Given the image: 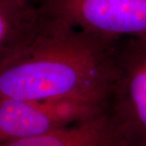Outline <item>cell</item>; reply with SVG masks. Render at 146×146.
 Returning <instances> with one entry per match:
<instances>
[{"label":"cell","instance_id":"6da1fadb","mask_svg":"<svg viewBox=\"0 0 146 146\" xmlns=\"http://www.w3.org/2000/svg\"><path fill=\"white\" fill-rule=\"evenodd\" d=\"M41 15L33 36L0 58V100H82L106 109L117 39Z\"/></svg>","mask_w":146,"mask_h":146},{"label":"cell","instance_id":"7a4b0ae2","mask_svg":"<svg viewBox=\"0 0 146 146\" xmlns=\"http://www.w3.org/2000/svg\"><path fill=\"white\" fill-rule=\"evenodd\" d=\"M115 79L105 112L126 146L146 144V38L115 42Z\"/></svg>","mask_w":146,"mask_h":146},{"label":"cell","instance_id":"3957f363","mask_svg":"<svg viewBox=\"0 0 146 146\" xmlns=\"http://www.w3.org/2000/svg\"><path fill=\"white\" fill-rule=\"evenodd\" d=\"M44 16L108 39L146 38V0H40Z\"/></svg>","mask_w":146,"mask_h":146},{"label":"cell","instance_id":"277c9868","mask_svg":"<svg viewBox=\"0 0 146 146\" xmlns=\"http://www.w3.org/2000/svg\"><path fill=\"white\" fill-rule=\"evenodd\" d=\"M103 112L100 105L82 100H0V144L43 135Z\"/></svg>","mask_w":146,"mask_h":146},{"label":"cell","instance_id":"5b68a950","mask_svg":"<svg viewBox=\"0 0 146 146\" xmlns=\"http://www.w3.org/2000/svg\"><path fill=\"white\" fill-rule=\"evenodd\" d=\"M0 146H126L106 112L43 135L0 144Z\"/></svg>","mask_w":146,"mask_h":146},{"label":"cell","instance_id":"8992f818","mask_svg":"<svg viewBox=\"0 0 146 146\" xmlns=\"http://www.w3.org/2000/svg\"><path fill=\"white\" fill-rule=\"evenodd\" d=\"M41 19L37 6L24 0H0V58L31 37Z\"/></svg>","mask_w":146,"mask_h":146},{"label":"cell","instance_id":"52a82bcc","mask_svg":"<svg viewBox=\"0 0 146 146\" xmlns=\"http://www.w3.org/2000/svg\"><path fill=\"white\" fill-rule=\"evenodd\" d=\"M24 1H26L28 3H30L32 4H34V5L36 6L38 5V3L40 2V0H24Z\"/></svg>","mask_w":146,"mask_h":146},{"label":"cell","instance_id":"ba28073f","mask_svg":"<svg viewBox=\"0 0 146 146\" xmlns=\"http://www.w3.org/2000/svg\"><path fill=\"white\" fill-rule=\"evenodd\" d=\"M141 146H146V144L145 145H141Z\"/></svg>","mask_w":146,"mask_h":146}]
</instances>
